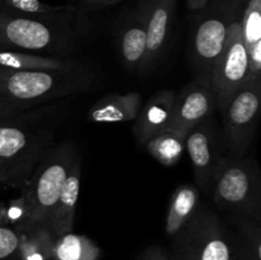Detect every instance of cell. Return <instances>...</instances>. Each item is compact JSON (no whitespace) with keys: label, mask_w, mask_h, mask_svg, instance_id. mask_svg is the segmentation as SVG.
I'll list each match as a JSON object with an SVG mask.
<instances>
[{"label":"cell","mask_w":261,"mask_h":260,"mask_svg":"<svg viewBox=\"0 0 261 260\" xmlns=\"http://www.w3.org/2000/svg\"><path fill=\"white\" fill-rule=\"evenodd\" d=\"M64 110L53 102L45 107L0 117V171L4 185L22 188L53 145L59 114Z\"/></svg>","instance_id":"obj_1"},{"label":"cell","mask_w":261,"mask_h":260,"mask_svg":"<svg viewBox=\"0 0 261 260\" xmlns=\"http://www.w3.org/2000/svg\"><path fill=\"white\" fill-rule=\"evenodd\" d=\"M96 82V74L79 61L63 69L0 70V117L87 92Z\"/></svg>","instance_id":"obj_2"},{"label":"cell","mask_w":261,"mask_h":260,"mask_svg":"<svg viewBox=\"0 0 261 260\" xmlns=\"http://www.w3.org/2000/svg\"><path fill=\"white\" fill-rule=\"evenodd\" d=\"M79 153L73 142L51 147L23 184L22 194L7 206L8 224L15 231L48 227L54 206Z\"/></svg>","instance_id":"obj_3"},{"label":"cell","mask_w":261,"mask_h":260,"mask_svg":"<svg viewBox=\"0 0 261 260\" xmlns=\"http://www.w3.org/2000/svg\"><path fill=\"white\" fill-rule=\"evenodd\" d=\"M69 15L38 17L0 9V48L70 54L74 35L68 25Z\"/></svg>","instance_id":"obj_4"},{"label":"cell","mask_w":261,"mask_h":260,"mask_svg":"<svg viewBox=\"0 0 261 260\" xmlns=\"http://www.w3.org/2000/svg\"><path fill=\"white\" fill-rule=\"evenodd\" d=\"M212 193L218 208L261 221L260 170L252 158L244 155L222 158Z\"/></svg>","instance_id":"obj_5"},{"label":"cell","mask_w":261,"mask_h":260,"mask_svg":"<svg viewBox=\"0 0 261 260\" xmlns=\"http://www.w3.org/2000/svg\"><path fill=\"white\" fill-rule=\"evenodd\" d=\"M173 239L172 260H237L232 236L206 208H199Z\"/></svg>","instance_id":"obj_6"},{"label":"cell","mask_w":261,"mask_h":260,"mask_svg":"<svg viewBox=\"0 0 261 260\" xmlns=\"http://www.w3.org/2000/svg\"><path fill=\"white\" fill-rule=\"evenodd\" d=\"M261 76H250L222 110L223 139L231 155H245L254 142L259 122Z\"/></svg>","instance_id":"obj_7"},{"label":"cell","mask_w":261,"mask_h":260,"mask_svg":"<svg viewBox=\"0 0 261 260\" xmlns=\"http://www.w3.org/2000/svg\"><path fill=\"white\" fill-rule=\"evenodd\" d=\"M250 76L249 55L242 40L239 13L236 12L228 25L226 45L212 71L211 87L217 96L219 111L224 110Z\"/></svg>","instance_id":"obj_8"},{"label":"cell","mask_w":261,"mask_h":260,"mask_svg":"<svg viewBox=\"0 0 261 260\" xmlns=\"http://www.w3.org/2000/svg\"><path fill=\"white\" fill-rule=\"evenodd\" d=\"M234 13L236 10L229 14L208 15L194 30L189 43V58L195 81L203 86L211 87L212 71L226 45L228 25Z\"/></svg>","instance_id":"obj_9"},{"label":"cell","mask_w":261,"mask_h":260,"mask_svg":"<svg viewBox=\"0 0 261 260\" xmlns=\"http://www.w3.org/2000/svg\"><path fill=\"white\" fill-rule=\"evenodd\" d=\"M185 148L190 155L195 181L201 190L211 193L222 158V143L212 119L194 126L185 137Z\"/></svg>","instance_id":"obj_10"},{"label":"cell","mask_w":261,"mask_h":260,"mask_svg":"<svg viewBox=\"0 0 261 260\" xmlns=\"http://www.w3.org/2000/svg\"><path fill=\"white\" fill-rule=\"evenodd\" d=\"M217 109L218 102L213 89L193 81L176 94L168 130L185 138L194 126L209 119Z\"/></svg>","instance_id":"obj_11"},{"label":"cell","mask_w":261,"mask_h":260,"mask_svg":"<svg viewBox=\"0 0 261 260\" xmlns=\"http://www.w3.org/2000/svg\"><path fill=\"white\" fill-rule=\"evenodd\" d=\"M177 0H143L139 12L147 30V54L142 73H149L160 63L171 35Z\"/></svg>","instance_id":"obj_12"},{"label":"cell","mask_w":261,"mask_h":260,"mask_svg":"<svg viewBox=\"0 0 261 260\" xmlns=\"http://www.w3.org/2000/svg\"><path fill=\"white\" fill-rule=\"evenodd\" d=\"M176 92L162 89L153 94L140 109L133 126L135 139L145 144L155 135L167 132L173 115Z\"/></svg>","instance_id":"obj_13"},{"label":"cell","mask_w":261,"mask_h":260,"mask_svg":"<svg viewBox=\"0 0 261 260\" xmlns=\"http://www.w3.org/2000/svg\"><path fill=\"white\" fill-rule=\"evenodd\" d=\"M81 176L82 160L78 155L71 165L48 222V228L55 237L73 232L76 204L81 190Z\"/></svg>","instance_id":"obj_14"},{"label":"cell","mask_w":261,"mask_h":260,"mask_svg":"<svg viewBox=\"0 0 261 260\" xmlns=\"http://www.w3.org/2000/svg\"><path fill=\"white\" fill-rule=\"evenodd\" d=\"M119 53L127 70L142 73L147 54V30L139 9L130 14L120 28Z\"/></svg>","instance_id":"obj_15"},{"label":"cell","mask_w":261,"mask_h":260,"mask_svg":"<svg viewBox=\"0 0 261 260\" xmlns=\"http://www.w3.org/2000/svg\"><path fill=\"white\" fill-rule=\"evenodd\" d=\"M142 109V94H107L89 109V122H126L137 119Z\"/></svg>","instance_id":"obj_16"},{"label":"cell","mask_w":261,"mask_h":260,"mask_svg":"<svg viewBox=\"0 0 261 260\" xmlns=\"http://www.w3.org/2000/svg\"><path fill=\"white\" fill-rule=\"evenodd\" d=\"M251 76H261V0H246L239 13Z\"/></svg>","instance_id":"obj_17"},{"label":"cell","mask_w":261,"mask_h":260,"mask_svg":"<svg viewBox=\"0 0 261 260\" xmlns=\"http://www.w3.org/2000/svg\"><path fill=\"white\" fill-rule=\"evenodd\" d=\"M200 208L199 190L191 184H182L173 191L168 204L165 229L170 237H175Z\"/></svg>","instance_id":"obj_18"},{"label":"cell","mask_w":261,"mask_h":260,"mask_svg":"<svg viewBox=\"0 0 261 260\" xmlns=\"http://www.w3.org/2000/svg\"><path fill=\"white\" fill-rule=\"evenodd\" d=\"M78 63L74 59L54 58L23 51L0 48V70H42V69H63Z\"/></svg>","instance_id":"obj_19"},{"label":"cell","mask_w":261,"mask_h":260,"mask_svg":"<svg viewBox=\"0 0 261 260\" xmlns=\"http://www.w3.org/2000/svg\"><path fill=\"white\" fill-rule=\"evenodd\" d=\"M56 237L48 227L41 226L19 232V244L12 260H53Z\"/></svg>","instance_id":"obj_20"},{"label":"cell","mask_w":261,"mask_h":260,"mask_svg":"<svg viewBox=\"0 0 261 260\" xmlns=\"http://www.w3.org/2000/svg\"><path fill=\"white\" fill-rule=\"evenodd\" d=\"M232 222L237 231V236L232 237L236 259L261 260L260 222L241 214H234Z\"/></svg>","instance_id":"obj_21"},{"label":"cell","mask_w":261,"mask_h":260,"mask_svg":"<svg viewBox=\"0 0 261 260\" xmlns=\"http://www.w3.org/2000/svg\"><path fill=\"white\" fill-rule=\"evenodd\" d=\"M99 247L83 235L73 232L56 237L53 245V260H97Z\"/></svg>","instance_id":"obj_22"},{"label":"cell","mask_w":261,"mask_h":260,"mask_svg":"<svg viewBox=\"0 0 261 260\" xmlns=\"http://www.w3.org/2000/svg\"><path fill=\"white\" fill-rule=\"evenodd\" d=\"M147 150L155 161L163 166H173L182 158L185 148V138L167 132L155 135L145 143Z\"/></svg>","instance_id":"obj_23"},{"label":"cell","mask_w":261,"mask_h":260,"mask_svg":"<svg viewBox=\"0 0 261 260\" xmlns=\"http://www.w3.org/2000/svg\"><path fill=\"white\" fill-rule=\"evenodd\" d=\"M15 12L38 17H58L75 13V8L70 5H47L40 0H4Z\"/></svg>","instance_id":"obj_24"},{"label":"cell","mask_w":261,"mask_h":260,"mask_svg":"<svg viewBox=\"0 0 261 260\" xmlns=\"http://www.w3.org/2000/svg\"><path fill=\"white\" fill-rule=\"evenodd\" d=\"M19 244V232L10 226L0 227V260H12Z\"/></svg>","instance_id":"obj_25"},{"label":"cell","mask_w":261,"mask_h":260,"mask_svg":"<svg viewBox=\"0 0 261 260\" xmlns=\"http://www.w3.org/2000/svg\"><path fill=\"white\" fill-rule=\"evenodd\" d=\"M137 260H172V257L161 246H150L145 249Z\"/></svg>","instance_id":"obj_26"},{"label":"cell","mask_w":261,"mask_h":260,"mask_svg":"<svg viewBox=\"0 0 261 260\" xmlns=\"http://www.w3.org/2000/svg\"><path fill=\"white\" fill-rule=\"evenodd\" d=\"M209 2H211V0H186L188 7L190 8L191 10H203L204 8L208 5Z\"/></svg>","instance_id":"obj_27"},{"label":"cell","mask_w":261,"mask_h":260,"mask_svg":"<svg viewBox=\"0 0 261 260\" xmlns=\"http://www.w3.org/2000/svg\"><path fill=\"white\" fill-rule=\"evenodd\" d=\"M2 226H9V224H8L7 206L0 201V227Z\"/></svg>","instance_id":"obj_28"},{"label":"cell","mask_w":261,"mask_h":260,"mask_svg":"<svg viewBox=\"0 0 261 260\" xmlns=\"http://www.w3.org/2000/svg\"><path fill=\"white\" fill-rule=\"evenodd\" d=\"M117 2H120V0H88L89 4L98 5V7H101V5H112Z\"/></svg>","instance_id":"obj_29"},{"label":"cell","mask_w":261,"mask_h":260,"mask_svg":"<svg viewBox=\"0 0 261 260\" xmlns=\"http://www.w3.org/2000/svg\"><path fill=\"white\" fill-rule=\"evenodd\" d=\"M0 185H4V176H3L2 171H0Z\"/></svg>","instance_id":"obj_30"}]
</instances>
